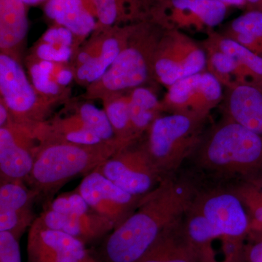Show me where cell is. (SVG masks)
I'll return each instance as SVG.
<instances>
[{"mask_svg":"<svg viewBox=\"0 0 262 262\" xmlns=\"http://www.w3.org/2000/svg\"><path fill=\"white\" fill-rule=\"evenodd\" d=\"M129 111L133 135L135 141L146 134L155 119L163 112L161 102L156 95L144 87L133 90L129 96Z\"/></svg>","mask_w":262,"mask_h":262,"instance_id":"ffe728a7","label":"cell"},{"mask_svg":"<svg viewBox=\"0 0 262 262\" xmlns=\"http://www.w3.org/2000/svg\"><path fill=\"white\" fill-rule=\"evenodd\" d=\"M27 257V262L96 261L83 243L61 231L43 227L37 219L29 228Z\"/></svg>","mask_w":262,"mask_h":262,"instance_id":"8fae6325","label":"cell"},{"mask_svg":"<svg viewBox=\"0 0 262 262\" xmlns=\"http://www.w3.org/2000/svg\"><path fill=\"white\" fill-rule=\"evenodd\" d=\"M44 209L64 214H85L93 211L84 198L77 191L65 192L56 196Z\"/></svg>","mask_w":262,"mask_h":262,"instance_id":"4316f807","label":"cell"},{"mask_svg":"<svg viewBox=\"0 0 262 262\" xmlns=\"http://www.w3.org/2000/svg\"><path fill=\"white\" fill-rule=\"evenodd\" d=\"M37 201V193L24 181L0 184V213H32Z\"/></svg>","mask_w":262,"mask_h":262,"instance_id":"603a6c76","label":"cell"},{"mask_svg":"<svg viewBox=\"0 0 262 262\" xmlns=\"http://www.w3.org/2000/svg\"><path fill=\"white\" fill-rule=\"evenodd\" d=\"M202 45L206 53V71L220 81L224 89H230L238 84H253L249 74L235 58L206 40Z\"/></svg>","mask_w":262,"mask_h":262,"instance_id":"d6986e66","label":"cell"},{"mask_svg":"<svg viewBox=\"0 0 262 262\" xmlns=\"http://www.w3.org/2000/svg\"><path fill=\"white\" fill-rule=\"evenodd\" d=\"M19 241L8 232H0V262H22Z\"/></svg>","mask_w":262,"mask_h":262,"instance_id":"f1b7e54d","label":"cell"},{"mask_svg":"<svg viewBox=\"0 0 262 262\" xmlns=\"http://www.w3.org/2000/svg\"><path fill=\"white\" fill-rule=\"evenodd\" d=\"M43 40H44L45 42L52 45V46H59V47H61V36H60L59 29L58 28L50 29L44 34Z\"/></svg>","mask_w":262,"mask_h":262,"instance_id":"836d02e7","label":"cell"},{"mask_svg":"<svg viewBox=\"0 0 262 262\" xmlns=\"http://www.w3.org/2000/svg\"><path fill=\"white\" fill-rule=\"evenodd\" d=\"M126 146L116 139L96 145L42 141L38 146L34 166L26 183L37 193V203H41L45 208L71 179L80 175H89Z\"/></svg>","mask_w":262,"mask_h":262,"instance_id":"3957f363","label":"cell"},{"mask_svg":"<svg viewBox=\"0 0 262 262\" xmlns=\"http://www.w3.org/2000/svg\"><path fill=\"white\" fill-rule=\"evenodd\" d=\"M190 208L209 224L217 238H247L249 216L238 194L229 184L201 179Z\"/></svg>","mask_w":262,"mask_h":262,"instance_id":"5b68a950","label":"cell"},{"mask_svg":"<svg viewBox=\"0 0 262 262\" xmlns=\"http://www.w3.org/2000/svg\"><path fill=\"white\" fill-rule=\"evenodd\" d=\"M0 91L13 122L32 130L40 125L35 91L18 62L5 53L0 56Z\"/></svg>","mask_w":262,"mask_h":262,"instance_id":"9c48e42d","label":"cell"},{"mask_svg":"<svg viewBox=\"0 0 262 262\" xmlns=\"http://www.w3.org/2000/svg\"><path fill=\"white\" fill-rule=\"evenodd\" d=\"M217 1H220L227 5H235V6H239L246 3V0H217Z\"/></svg>","mask_w":262,"mask_h":262,"instance_id":"74e56055","label":"cell"},{"mask_svg":"<svg viewBox=\"0 0 262 262\" xmlns=\"http://www.w3.org/2000/svg\"><path fill=\"white\" fill-rule=\"evenodd\" d=\"M208 119L181 114L155 119L144 144L163 181L177 175L192 157L206 132Z\"/></svg>","mask_w":262,"mask_h":262,"instance_id":"277c9868","label":"cell"},{"mask_svg":"<svg viewBox=\"0 0 262 262\" xmlns=\"http://www.w3.org/2000/svg\"><path fill=\"white\" fill-rule=\"evenodd\" d=\"M234 34L262 37V11L251 10L234 19L223 35L229 37Z\"/></svg>","mask_w":262,"mask_h":262,"instance_id":"83f0119b","label":"cell"},{"mask_svg":"<svg viewBox=\"0 0 262 262\" xmlns=\"http://www.w3.org/2000/svg\"><path fill=\"white\" fill-rule=\"evenodd\" d=\"M46 15L77 35H86L94 30L96 21L82 0H49Z\"/></svg>","mask_w":262,"mask_h":262,"instance_id":"ac0fdd59","label":"cell"},{"mask_svg":"<svg viewBox=\"0 0 262 262\" xmlns=\"http://www.w3.org/2000/svg\"><path fill=\"white\" fill-rule=\"evenodd\" d=\"M249 244L245 245L244 262H262V232H249Z\"/></svg>","mask_w":262,"mask_h":262,"instance_id":"1f68e13d","label":"cell"},{"mask_svg":"<svg viewBox=\"0 0 262 262\" xmlns=\"http://www.w3.org/2000/svg\"><path fill=\"white\" fill-rule=\"evenodd\" d=\"M28 29L24 3L20 0H0V46L3 49L18 46Z\"/></svg>","mask_w":262,"mask_h":262,"instance_id":"44dd1931","label":"cell"},{"mask_svg":"<svg viewBox=\"0 0 262 262\" xmlns=\"http://www.w3.org/2000/svg\"><path fill=\"white\" fill-rule=\"evenodd\" d=\"M207 182L231 183L262 174V137L222 116L207 127L201 144L187 163Z\"/></svg>","mask_w":262,"mask_h":262,"instance_id":"7a4b0ae2","label":"cell"},{"mask_svg":"<svg viewBox=\"0 0 262 262\" xmlns=\"http://www.w3.org/2000/svg\"><path fill=\"white\" fill-rule=\"evenodd\" d=\"M126 192L145 196L163 182L150 159L144 142L119 149L95 169Z\"/></svg>","mask_w":262,"mask_h":262,"instance_id":"52a82bcc","label":"cell"},{"mask_svg":"<svg viewBox=\"0 0 262 262\" xmlns=\"http://www.w3.org/2000/svg\"><path fill=\"white\" fill-rule=\"evenodd\" d=\"M100 22L104 25H112L117 15L116 0H93Z\"/></svg>","mask_w":262,"mask_h":262,"instance_id":"d6a6232c","label":"cell"},{"mask_svg":"<svg viewBox=\"0 0 262 262\" xmlns=\"http://www.w3.org/2000/svg\"><path fill=\"white\" fill-rule=\"evenodd\" d=\"M201 181L182 169L165 179L143 200L138 209L91 251L96 262H137L169 226L184 216Z\"/></svg>","mask_w":262,"mask_h":262,"instance_id":"6da1fadb","label":"cell"},{"mask_svg":"<svg viewBox=\"0 0 262 262\" xmlns=\"http://www.w3.org/2000/svg\"><path fill=\"white\" fill-rule=\"evenodd\" d=\"M172 18L179 28L201 31L217 27L225 20L227 5L217 0H170Z\"/></svg>","mask_w":262,"mask_h":262,"instance_id":"e0dca14e","label":"cell"},{"mask_svg":"<svg viewBox=\"0 0 262 262\" xmlns=\"http://www.w3.org/2000/svg\"><path fill=\"white\" fill-rule=\"evenodd\" d=\"M206 65L202 43L178 29H172L160 39L153 70L155 77L168 89L185 77L206 71Z\"/></svg>","mask_w":262,"mask_h":262,"instance_id":"8992f818","label":"cell"},{"mask_svg":"<svg viewBox=\"0 0 262 262\" xmlns=\"http://www.w3.org/2000/svg\"><path fill=\"white\" fill-rule=\"evenodd\" d=\"M34 136V131L13 121L0 127V184L28 179L38 148Z\"/></svg>","mask_w":262,"mask_h":262,"instance_id":"7c38bea8","label":"cell"},{"mask_svg":"<svg viewBox=\"0 0 262 262\" xmlns=\"http://www.w3.org/2000/svg\"><path fill=\"white\" fill-rule=\"evenodd\" d=\"M20 1L23 2L24 4L32 5L40 3V2L43 1V0H20Z\"/></svg>","mask_w":262,"mask_h":262,"instance_id":"60d3db41","label":"cell"},{"mask_svg":"<svg viewBox=\"0 0 262 262\" xmlns=\"http://www.w3.org/2000/svg\"><path fill=\"white\" fill-rule=\"evenodd\" d=\"M92 262H96V261H92Z\"/></svg>","mask_w":262,"mask_h":262,"instance_id":"b9f144b4","label":"cell"},{"mask_svg":"<svg viewBox=\"0 0 262 262\" xmlns=\"http://www.w3.org/2000/svg\"><path fill=\"white\" fill-rule=\"evenodd\" d=\"M220 105L222 116L262 137V85L244 84L226 89Z\"/></svg>","mask_w":262,"mask_h":262,"instance_id":"9a60e30c","label":"cell"},{"mask_svg":"<svg viewBox=\"0 0 262 262\" xmlns=\"http://www.w3.org/2000/svg\"><path fill=\"white\" fill-rule=\"evenodd\" d=\"M33 85L39 92L47 95H56L59 91L56 82L50 79L49 74L43 71L38 64L32 66L30 70Z\"/></svg>","mask_w":262,"mask_h":262,"instance_id":"f546056e","label":"cell"},{"mask_svg":"<svg viewBox=\"0 0 262 262\" xmlns=\"http://www.w3.org/2000/svg\"><path fill=\"white\" fill-rule=\"evenodd\" d=\"M75 190L93 211L113 222L115 229L138 209L146 196L126 192L95 170L84 177Z\"/></svg>","mask_w":262,"mask_h":262,"instance_id":"30bf717a","label":"cell"},{"mask_svg":"<svg viewBox=\"0 0 262 262\" xmlns=\"http://www.w3.org/2000/svg\"><path fill=\"white\" fill-rule=\"evenodd\" d=\"M206 42L222 52L233 56L247 71L253 84L262 85V57L223 34L208 33Z\"/></svg>","mask_w":262,"mask_h":262,"instance_id":"7402d4cb","label":"cell"},{"mask_svg":"<svg viewBox=\"0 0 262 262\" xmlns=\"http://www.w3.org/2000/svg\"><path fill=\"white\" fill-rule=\"evenodd\" d=\"M121 51L117 39L110 38L105 40L99 54L90 57L85 63L79 67L77 72L79 80L94 82L102 78Z\"/></svg>","mask_w":262,"mask_h":262,"instance_id":"cb8c5ba5","label":"cell"},{"mask_svg":"<svg viewBox=\"0 0 262 262\" xmlns=\"http://www.w3.org/2000/svg\"><path fill=\"white\" fill-rule=\"evenodd\" d=\"M246 2L254 10L262 11V0H246Z\"/></svg>","mask_w":262,"mask_h":262,"instance_id":"8d00e7d4","label":"cell"},{"mask_svg":"<svg viewBox=\"0 0 262 262\" xmlns=\"http://www.w3.org/2000/svg\"><path fill=\"white\" fill-rule=\"evenodd\" d=\"M224 87L208 71L178 81L168 89L161 102L163 111L208 118L223 101Z\"/></svg>","mask_w":262,"mask_h":262,"instance_id":"ba28073f","label":"cell"},{"mask_svg":"<svg viewBox=\"0 0 262 262\" xmlns=\"http://www.w3.org/2000/svg\"><path fill=\"white\" fill-rule=\"evenodd\" d=\"M183 217L169 226L137 262H199L198 251L184 230Z\"/></svg>","mask_w":262,"mask_h":262,"instance_id":"2e32d148","label":"cell"},{"mask_svg":"<svg viewBox=\"0 0 262 262\" xmlns=\"http://www.w3.org/2000/svg\"><path fill=\"white\" fill-rule=\"evenodd\" d=\"M77 117L85 128L92 131L103 141L116 139L115 130L105 110H100L91 103H84L79 110Z\"/></svg>","mask_w":262,"mask_h":262,"instance_id":"484cf974","label":"cell"},{"mask_svg":"<svg viewBox=\"0 0 262 262\" xmlns=\"http://www.w3.org/2000/svg\"><path fill=\"white\" fill-rule=\"evenodd\" d=\"M160 39L138 43L122 49L101 78L103 87L111 91L141 87L154 75L153 63Z\"/></svg>","mask_w":262,"mask_h":262,"instance_id":"4fadbf2b","label":"cell"},{"mask_svg":"<svg viewBox=\"0 0 262 262\" xmlns=\"http://www.w3.org/2000/svg\"><path fill=\"white\" fill-rule=\"evenodd\" d=\"M73 75L70 70H63L58 72L56 77V82L61 85H67L72 80Z\"/></svg>","mask_w":262,"mask_h":262,"instance_id":"e575fe53","label":"cell"},{"mask_svg":"<svg viewBox=\"0 0 262 262\" xmlns=\"http://www.w3.org/2000/svg\"><path fill=\"white\" fill-rule=\"evenodd\" d=\"M39 65L43 71L47 72L49 75H51L52 72H53V69H54V64H53L52 61L42 60V61L39 62Z\"/></svg>","mask_w":262,"mask_h":262,"instance_id":"d590c367","label":"cell"},{"mask_svg":"<svg viewBox=\"0 0 262 262\" xmlns=\"http://www.w3.org/2000/svg\"><path fill=\"white\" fill-rule=\"evenodd\" d=\"M246 207L250 219L249 232H262V189L248 180L228 183Z\"/></svg>","mask_w":262,"mask_h":262,"instance_id":"d4e9b609","label":"cell"},{"mask_svg":"<svg viewBox=\"0 0 262 262\" xmlns=\"http://www.w3.org/2000/svg\"><path fill=\"white\" fill-rule=\"evenodd\" d=\"M37 220L43 227L70 234L85 245L106 237L115 229L113 222L94 211L69 215L44 209Z\"/></svg>","mask_w":262,"mask_h":262,"instance_id":"5bb4252c","label":"cell"},{"mask_svg":"<svg viewBox=\"0 0 262 262\" xmlns=\"http://www.w3.org/2000/svg\"><path fill=\"white\" fill-rule=\"evenodd\" d=\"M90 57H91V56H90L89 53H82L80 56H79V61H80V63H82H82H85V62L89 59Z\"/></svg>","mask_w":262,"mask_h":262,"instance_id":"ab89813d","label":"cell"},{"mask_svg":"<svg viewBox=\"0 0 262 262\" xmlns=\"http://www.w3.org/2000/svg\"><path fill=\"white\" fill-rule=\"evenodd\" d=\"M37 55L40 59L45 61L64 62L70 60L72 56V50L70 47L56 48L48 43H43L38 47Z\"/></svg>","mask_w":262,"mask_h":262,"instance_id":"4dcf8cb0","label":"cell"},{"mask_svg":"<svg viewBox=\"0 0 262 262\" xmlns=\"http://www.w3.org/2000/svg\"><path fill=\"white\" fill-rule=\"evenodd\" d=\"M247 180L250 181V182H252L254 183V184H257L258 187L261 188L262 189V174L261 175H258L256 176V177H253V178L247 179Z\"/></svg>","mask_w":262,"mask_h":262,"instance_id":"f35d334b","label":"cell"}]
</instances>
